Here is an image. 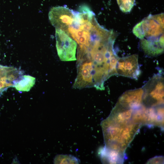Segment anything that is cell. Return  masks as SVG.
Listing matches in <instances>:
<instances>
[{
    "label": "cell",
    "mask_w": 164,
    "mask_h": 164,
    "mask_svg": "<svg viewBox=\"0 0 164 164\" xmlns=\"http://www.w3.org/2000/svg\"><path fill=\"white\" fill-rule=\"evenodd\" d=\"M121 10L124 12H128L133 7L135 0H117Z\"/></svg>",
    "instance_id": "obj_12"
},
{
    "label": "cell",
    "mask_w": 164,
    "mask_h": 164,
    "mask_svg": "<svg viewBox=\"0 0 164 164\" xmlns=\"http://www.w3.org/2000/svg\"><path fill=\"white\" fill-rule=\"evenodd\" d=\"M77 75L73 85L75 88L94 87L97 89H104L106 80L99 70L91 61L82 60L77 61Z\"/></svg>",
    "instance_id": "obj_3"
},
{
    "label": "cell",
    "mask_w": 164,
    "mask_h": 164,
    "mask_svg": "<svg viewBox=\"0 0 164 164\" xmlns=\"http://www.w3.org/2000/svg\"><path fill=\"white\" fill-rule=\"evenodd\" d=\"M134 34L139 44L164 45V14H150L133 28Z\"/></svg>",
    "instance_id": "obj_2"
},
{
    "label": "cell",
    "mask_w": 164,
    "mask_h": 164,
    "mask_svg": "<svg viewBox=\"0 0 164 164\" xmlns=\"http://www.w3.org/2000/svg\"><path fill=\"white\" fill-rule=\"evenodd\" d=\"M117 75L138 79L141 71L138 62V56L135 54L119 58L116 67Z\"/></svg>",
    "instance_id": "obj_7"
},
{
    "label": "cell",
    "mask_w": 164,
    "mask_h": 164,
    "mask_svg": "<svg viewBox=\"0 0 164 164\" xmlns=\"http://www.w3.org/2000/svg\"><path fill=\"white\" fill-rule=\"evenodd\" d=\"M52 25L56 29L65 32L74 19V11L65 6L53 7L48 14Z\"/></svg>",
    "instance_id": "obj_6"
},
{
    "label": "cell",
    "mask_w": 164,
    "mask_h": 164,
    "mask_svg": "<svg viewBox=\"0 0 164 164\" xmlns=\"http://www.w3.org/2000/svg\"><path fill=\"white\" fill-rule=\"evenodd\" d=\"M163 75H154L142 87L143 102L147 108L163 106L164 81Z\"/></svg>",
    "instance_id": "obj_4"
},
{
    "label": "cell",
    "mask_w": 164,
    "mask_h": 164,
    "mask_svg": "<svg viewBox=\"0 0 164 164\" xmlns=\"http://www.w3.org/2000/svg\"><path fill=\"white\" fill-rule=\"evenodd\" d=\"M36 78L29 75H24L14 86L16 90L19 91L28 92L34 85Z\"/></svg>",
    "instance_id": "obj_10"
},
{
    "label": "cell",
    "mask_w": 164,
    "mask_h": 164,
    "mask_svg": "<svg viewBox=\"0 0 164 164\" xmlns=\"http://www.w3.org/2000/svg\"><path fill=\"white\" fill-rule=\"evenodd\" d=\"M56 46L60 59L63 61L76 60V42L64 31L56 29Z\"/></svg>",
    "instance_id": "obj_5"
},
{
    "label": "cell",
    "mask_w": 164,
    "mask_h": 164,
    "mask_svg": "<svg viewBox=\"0 0 164 164\" xmlns=\"http://www.w3.org/2000/svg\"><path fill=\"white\" fill-rule=\"evenodd\" d=\"M80 160L71 155H58L54 159V164H79Z\"/></svg>",
    "instance_id": "obj_11"
},
{
    "label": "cell",
    "mask_w": 164,
    "mask_h": 164,
    "mask_svg": "<svg viewBox=\"0 0 164 164\" xmlns=\"http://www.w3.org/2000/svg\"><path fill=\"white\" fill-rule=\"evenodd\" d=\"M99 153L103 162L110 164L124 162L125 154L117 151L104 146L100 149Z\"/></svg>",
    "instance_id": "obj_9"
},
{
    "label": "cell",
    "mask_w": 164,
    "mask_h": 164,
    "mask_svg": "<svg viewBox=\"0 0 164 164\" xmlns=\"http://www.w3.org/2000/svg\"><path fill=\"white\" fill-rule=\"evenodd\" d=\"M142 87L128 91L119 97L117 102L127 107L135 108L143 104Z\"/></svg>",
    "instance_id": "obj_8"
},
{
    "label": "cell",
    "mask_w": 164,
    "mask_h": 164,
    "mask_svg": "<svg viewBox=\"0 0 164 164\" xmlns=\"http://www.w3.org/2000/svg\"><path fill=\"white\" fill-rule=\"evenodd\" d=\"M141 126L131 120L110 115L101 123L105 146L125 152Z\"/></svg>",
    "instance_id": "obj_1"
},
{
    "label": "cell",
    "mask_w": 164,
    "mask_h": 164,
    "mask_svg": "<svg viewBox=\"0 0 164 164\" xmlns=\"http://www.w3.org/2000/svg\"><path fill=\"white\" fill-rule=\"evenodd\" d=\"M164 158L163 156L155 157L150 159L148 161V163L157 164L162 163L163 162Z\"/></svg>",
    "instance_id": "obj_13"
}]
</instances>
